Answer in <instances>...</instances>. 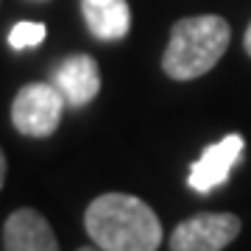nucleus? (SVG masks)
I'll list each match as a JSON object with an SVG mask.
<instances>
[{
    "instance_id": "f257e3e1",
    "label": "nucleus",
    "mask_w": 251,
    "mask_h": 251,
    "mask_svg": "<svg viewBox=\"0 0 251 251\" xmlns=\"http://www.w3.org/2000/svg\"><path fill=\"white\" fill-rule=\"evenodd\" d=\"M84 226L100 251H156L162 246L156 212L128 193H103L90 201Z\"/></svg>"
},
{
    "instance_id": "f03ea898",
    "label": "nucleus",
    "mask_w": 251,
    "mask_h": 251,
    "mask_svg": "<svg viewBox=\"0 0 251 251\" xmlns=\"http://www.w3.org/2000/svg\"><path fill=\"white\" fill-rule=\"evenodd\" d=\"M232 42V28L218 14H198V17L179 20L171 31L162 70L173 81L201 78L221 62Z\"/></svg>"
},
{
    "instance_id": "7ed1b4c3",
    "label": "nucleus",
    "mask_w": 251,
    "mask_h": 251,
    "mask_svg": "<svg viewBox=\"0 0 251 251\" xmlns=\"http://www.w3.org/2000/svg\"><path fill=\"white\" fill-rule=\"evenodd\" d=\"M64 103H67L64 95L56 90L50 81L25 84L14 95V103H11V126L23 137L45 140V137L56 134V128L62 123Z\"/></svg>"
},
{
    "instance_id": "20e7f679",
    "label": "nucleus",
    "mask_w": 251,
    "mask_h": 251,
    "mask_svg": "<svg viewBox=\"0 0 251 251\" xmlns=\"http://www.w3.org/2000/svg\"><path fill=\"white\" fill-rule=\"evenodd\" d=\"M240 234V218L232 212H198L181 221L171 234V251H224Z\"/></svg>"
},
{
    "instance_id": "39448f33",
    "label": "nucleus",
    "mask_w": 251,
    "mask_h": 251,
    "mask_svg": "<svg viewBox=\"0 0 251 251\" xmlns=\"http://www.w3.org/2000/svg\"><path fill=\"white\" fill-rule=\"evenodd\" d=\"M50 84L70 106H87L100 92V67L90 53H70L53 67Z\"/></svg>"
},
{
    "instance_id": "423d86ee",
    "label": "nucleus",
    "mask_w": 251,
    "mask_h": 251,
    "mask_svg": "<svg viewBox=\"0 0 251 251\" xmlns=\"http://www.w3.org/2000/svg\"><path fill=\"white\" fill-rule=\"evenodd\" d=\"M243 148H246V140L240 134H229L224 137L221 143L215 145H206L204 153L198 156V162L190 168L187 184L196 193H212L221 184H226L232 168L240 162Z\"/></svg>"
},
{
    "instance_id": "0eeeda50",
    "label": "nucleus",
    "mask_w": 251,
    "mask_h": 251,
    "mask_svg": "<svg viewBox=\"0 0 251 251\" xmlns=\"http://www.w3.org/2000/svg\"><path fill=\"white\" fill-rule=\"evenodd\" d=\"M3 251H59V243L36 209H17L3 224Z\"/></svg>"
},
{
    "instance_id": "6e6552de",
    "label": "nucleus",
    "mask_w": 251,
    "mask_h": 251,
    "mask_svg": "<svg viewBox=\"0 0 251 251\" xmlns=\"http://www.w3.org/2000/svg\"><path fill=\"white\" fill-rule=\"evenodd\" d=\"M81 14L92 36L117 42L131 28V11L126 0H81Z\"/></svg>"
},
{
    "instance_id": "1a4fd4ad",
    "label": "nucleus",
    "mask_w": 251,
    "mask_h": 251,
    "mask_svg": "<svg viewBox=\"0 0 251 251\" xmlns=\"http://www.w3.org/2000/svg\"><path fill=\"white\" fill-rule=\"evenodd\" d=\"M48 28L45 23H17L9 34V45L14 50H25V48H36L45 39Z\"/></svg>"
},
{
    "instance_id": "9d476101",
    "label": "nucleus",
    "mask_w": 251,
    "mask_h": 251,
    "mask_svg": "<svg viewBox=\"0 0 251 251\" xmlns=\"http://www.w3.org/2000/svg\"><path fill=\"white\" fill-rule=\"evenodd\" d=\"M6 171H9V162H6L3 153H0V184H6Z\"/></svg>"
},
{
    "instance_id": "9b49d317",
    "label": "nucleus",
    "mask_w": 251,
    "mask_h": 251,
    "mask_svg": "<svg viewBox=\"0 0 251 251\" xmlns=\"http://www.w3.org/2000/svg\"><path fill=\"white\" fill-rule=\"evenodd\" d=\"M243 48H246V53L251 56V23H249V28H246V36H243Z\"/></svg>"
},
{
    "instance_id": "f8f14e48",
    "label": "nucleus",
    "mask_w": 251,
    "mask_h": 251,
    "mask_svg": "<svg viewBox=\"0 0 251 251\" xmlns=\"http://www.w3.org/2000/svg\"><path fill=\"white\" fill-rule=\"evenodd\" d=\"M78 251H100V249H98V246H81Z\"/></svg>"
}]
</instances>
